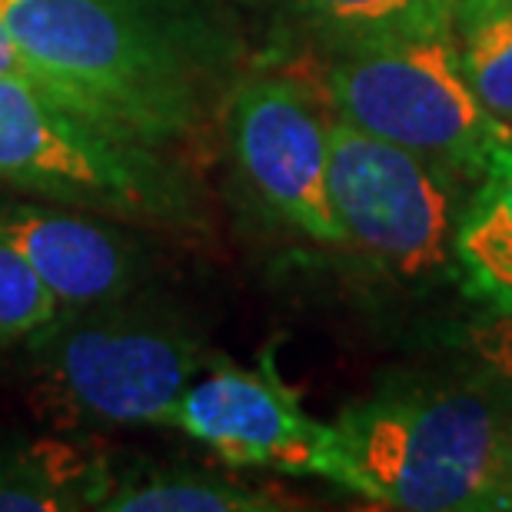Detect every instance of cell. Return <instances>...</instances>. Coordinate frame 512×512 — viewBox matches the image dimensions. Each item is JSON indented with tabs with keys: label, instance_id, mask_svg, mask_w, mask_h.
I'll list each match as a JSON object with an SVG mask.
<instances>
[{
	"label": "cell",
	"instance_id": "cell-7",
	"mask_svg": "<svg viewBox=\"0 0 512 512\" xmlns=\"http://www.w3.org/2000/svg\"><path fill=\"white\" fill-rule=\"evenodd\" d=\"M170 426L210 446L227 466L320 476L343 486L346 463L333 423L306 413L270 366H213L200 373L180 396Z\"/></svg>",
	"mask_w": 512,
	"mask_h": 512
},
{
	"label": "cell",
	"instance_id": "cell-8",
	"mask_svg": "<svg viewBox=\"0 0 512 512\" xmlns=\"http://www.w3.org/2000/svg\"><path fill=\"white\" fill-rule=\"evenodd\" d=\"M230 147L253 197L323 247H343L330 200V124L290 80H247L230 100Z\"/></svg>",
	"mask_w": 512,
	"mask_h": 512
},
{
	"label": "cell",
	"instance_id": "cell-10",
	"mask_svg": "<svg viewBox=\"0 0 512 512\" xmlns=\"http://www.w3.org/2000/svg\"><path fill=\"white\" fill-rule=\"evenodd\" d=\"M114 486L107 456L70 439L0 446V512L100 509Z\"/></svg>",
	"mask_w": 512,
	"mask_h": 512
},
{
	"label": "cell",
	"instance_id": "cell-9",
	"mask_svg": "<svg viewBox=\"0 0 512 512\" xmlns=\"http://www.w3.org/2000/svg\"><path fill=\"white\" fill-rule=\"evenodd\" d=\"M0 240L24 256L60 313L117 303L140 273L133 240L84 213L7 203L0 207Z\"/></svg>",
	"mask_w": 512,
	"mask_h": 512
},
{
	"label": "cell",
	"instance_id": "cell-17",
	"mask_svg": "<svg viewBox=\"0 0 512 512\" xmlns=\"http://www.w3.org/2000/svg\"><path fill=\"white\" fill-rule=\"evenodd\" d=\"M0 80H17V84L34 87L37 94H44V97L54 100V94H50V87H47V80L40 77V70L30 64L27 54L20 50L14 30L7 27L4 17H0Z\"/></svg>",
	"mask_w": 512,
	"mask_h": 512
},
{
	"label": "cell",
	"instance_id": "cell-12",
	"mask_svg": "<svg viewBox=\"0 0 512 512\" xmlns=\"http://www.w3.org/2000/svg\"><path fill=\"white\" fill-rule=\"evenodd\" d=\"M107 512H270L283 509L273 493L203 469H140L114 476Z\"/></svg>",
	"mask_w": 512,
	"mask_h": 512
},
{
	"label": "cell",
	"instance_id": "cell-11",
	"mask_svg": "<svg viewBox=\"0 0 512 512\" xmlns=\"http://www.w3.org/2000/svg\"><path fill=\"white\" fill-rule=\"evenodd\" d=\"M456 273L473 300L512 313V143L489 157L456 230Z\"/></svg>",
	"mask_w": 512,
	"mask_h": 512
},
{
	"label": "cell",
	"instance_id": "cell-2",
	"mask_svg": "<svg viewBox=\"0 0 512 512\" xmlns=\"http://www.w3.org/2000/svg\"><path fill=\"white\" fill-rule=\"evenodd\" d=\"M509 419L469 386H393L336 416L343 489L386 509H496Z\"/></svg>",
	"mask_w": 512,
	"mask_h": 512
},
{
	"label": "cell",
	"instance_id": "cell-15",
	"mask_svg": "<svg viewBox=\"0 0 512 512\" xmlns=\"http://www.w3.org/2000/svg\"><path fill=\"white\" fill-rule=\"evenodd\" d=\"M60 316L57 300L24 263V256L0 240V343L30 340Z\"/></svg>",
	"mask_w": 512,
	"mask_h": 512
},
{
	"label": "cell",
	"instance_id": "cell-16",
	"mask_svg": "<svg viewBox=\"0 0 512 512\" xmlns=\"http://www.w3.org/2000/svg\"><path fill=\"white\" fill-rule=\"evenodd\" d=\"M459 340L473 360L512 393V313H489L463 326Z\"/></svg>",
	"mask_w": 512,
	"mask_h": 512
},
{
	"label": "cell",
	"instance_id": "cell-3",
	"mask_svg": "<svg viewBox=\"0 0 512 512\" xmlns=\"http://www.w3.org/2000/svg\"><path fill=\"white\" fill-rule=\"evenodd\" d=\"M0 183L120 220L187 223L193 213L187 180L157 147L17 80H0Z\"/></svg>",
	"mask_w": 512,
	"mask_h": 512
},
{
	"label": "cell",
	"instance_id": "cell-13",
	"mask_svg": "<svg viewBox=\"0 0 512 512\" xmlns=\"http://www.w3.org/2000/svg\"><path fill=\"white\" fill-rule=\"evenodd\" d=\"M343 47L453 34L459 0H290Z\"/></svg>",
	"mask_w": 512,
	"mask_h": 512
},
{
	"label": "cell",
	"instance_id": "cell-14",
	"mask_svg": "<svg viewBox=\"0 0 512 512\" xmlns=\"http://www.w3.org/2000/svg\"><path fill=\"white\" fill-rule=\"evenodd\" d=\"M453 40L469 87L512 127V0H459Z\"/></svg>",
	"mask_w": 512,
	"mask_h": 512
},
{
	"label": "cell",
	"instance_id": "cell-1",
	"mask_svg": "<svg viewBox=\"0 0 512 512\" xmlns=\"http://www.w3.org/2000/svg\"><path fill=\"white\" fill-rule=\"evenodd\" d=\"M0 17L57 104L157 150L197 127L190 50L140 0H0Z\"/></svg>",
	"mask_w": 512,
	"mask_h": 512
},
{
	"label": "cell",
	"instance_id": "cell-6",
	"mask_svg": "<svg viewBox=\"0 0 512 512\" xmlns=\"http://www.w3.org/2000/svg\"><path fill=\"white\" fill-rule=\"evenodd\" d=\"M463 177L396 143L330 124V200L343 243L393 273L426 283L456 266V230L466 200Z\"/></svg>",
	"mask_w": 512,
	"mask_h": 512
},
{
	"label": "cell",
	"instance_id": "cell-5",
	"mask_svg": "<svg viewBox=\"0 0 512 512\" xmlns=\"http://www.w3.org/2000/svg\"><path fill=\"white\" fill-rule=\"evenodd\" d=\"M40 396L64 426H170L207 370L200 343L153 313H94L34 333Z\"/></svg>",
	"mask_w": 512,
	"mask_h": 512
},
{
	"label": "cell",
	"instance_id": "cell-18",
	"mask_svg": "<svg viewBox=\"0 0 512 512\" xmlns=\"http://www.w3.org/2000/svg\"><path fill=\"white\" fill-rule=\"evenodd\" d=\"M496 509H512V426H509V443L503 459V479H499V503Z\"/></svg>",
	"mask_w": 512,
	"mask_h": 512
},
{
	"label": "cell",
	"instance_id": "cell-4",
	"mask_svg": "<svg viewBox=\"0 0 512 512\" xmlns=\"http://www.w3.org/2000/svg\"><path fill=\"white\" fill-rule=\"evenodd\" d=\"M326 87L340 120L463 180L483 177L489 157L512 143V127L469 87L453 34L343 47Z\"/></svg>",
	"mask_w": 512,
	"mask_h": 512
}]
</instances>
